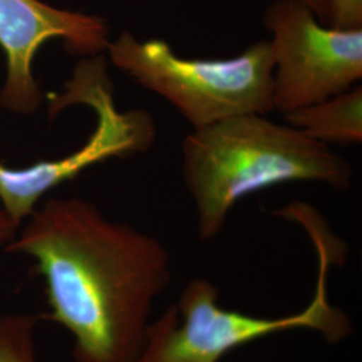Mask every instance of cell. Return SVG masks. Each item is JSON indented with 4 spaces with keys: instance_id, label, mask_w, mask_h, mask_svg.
Segmentation results:
<instances>
[{
    "instance_id": "obj_1",
    "label": "cell",
    "mask_w": 362,
    "mask_h": 362,
    "mask_svg": "<svg viewBox=\"0 0 362 362\" xmlns=\"http://www.w3.org/2000/svg\"><path fill=\"white\" fill-rule=\"evenodd\" d=\"M8 252L35 259L49 313L73 337L76 362H136L172 262L155 235L106 218L78 196L35 208Z\"/></svg>"
},
{
    "instance_id": "obj_2",
    "label": "cell",
    "mask_w": 362,
    "mask_h": 362,
    "mask_svg": "<svg viewBox=\"0 0 362 362\" xmlns=\"http://www.w3.org/2000/svg\"><path fill=\"white\" fill-rule=\"evenodd\" d=\"M181 177L194 204L196 235L209 242L247 196L287 182L348 191L353 168L332 146L287 122L245 115L192 130L181 145Z\"/></svg>"
},
{
    "instance_id": "obj_3",
    "label": "cell",
    "mask_w": 362,
    "mask_h": 362,
    "mask_svg": "<svg viewBox=\"0 0 362 362\" xmlns=\"http://www.w3.org/2000/svg\"><path fill=\"white\" fill-rule=\"evenodd\" d=\"M287 220L308 233L318 255L315 290L305 308L281 317L230 310L220 305L216 286L206 278H194L182 288L177 303L151 322L136 362H223L238 348L294 330L317 333L329 344L346 339L353 333V322L329 297V272L344 263L345 245L306 203L291 206Z\"/></svg>"
},
{
    "instance_id": "obj_4",
    "label": "cell",
    "mask_w": 362,
    "mask_h": 362,
    "mask_svg": "<svg viewBox=\"0 0 362 362\" xmlns=\"http://www.w3.org/2000/svg\"><path fill=\"white\" fill-rule=\"evenodd\" d=\"M106 52L112 65L165 100L192 130L231 117L274 112L269 40L230 58H185L164 39L140 40L124 31Z\"/></svg>"
},
{
    "instance_id": "obj_5",
    "label": "cell",
    "mask_w": 362,
    "mask_h": 362,
    "mask_svg": "<svg viewBox=\"0 0 362 362\" xmlns=\"http://www.w3.org/2000/svg\"><path fill=\"white\" fill-rule=\"evenodd\" d=\"M113 91L104 55L85 58L64 90L49 95V113L57 116L70 105L89 106L97 117L89 140L66 157L39 161L27 168L11 169L0 164L1 208L18 226L52 188L74 180L83 170L109 158L144 153L153 146L157 136L153 116L143 109L118 110Z\"/></svg>"
},
{
    "instance_id": "obj_6",
    "label": "cell",
    "mask_w": 362,
    "mask_h": 362,
    "mask_svg": "<svg viewBox=\"0 0 362 362\" xmlns=\"http://www.w3.org/2000/svg\"><path fill=\"white\" fill-rule=\"evenodd\" d=\"M263 25L274 62V112L284 117L360 85L362 28L325 26L299 0H274Z\"/></svg>"
},
{
    "instance_id": "obj_7",
    "label": "cell",
    "mask_w": 362,
    "mask_h": 362,
    "mask_svg": "<svg viewBox=\"0 0 362 362\" xmlns=\"http://www.w3.org/2000/svg\"><path fill=\"white\" fill-rule=\"evenodd\" d=\"M62 39L74 55L95 57L110 45V27L100 15L55 8L40 0H0V47L7 58V77L0 106L16 115H34L43 101L33 74L40 46Z\"/></svg>"
},
{
    "instance_id": "obj_8",
    "label": "cell",
    "mask_w": 362,
    "mask_h": 362,
    "mask_svg": "<svg viewBox=\"0 0 362 362\" xmlns=\"http://www.w3.org/2000/svg\"><path fill=\"white\" fill-rule=\"evenodd\" d=\"M284 119L315 141L329 146L361 145L362 88L356 85L321 103L294 110L284 116Z\"/></svg>"
},
{
    "instance_id": "obj_9",
    "label": "cell",
    "mask_w": 362,
    "mask_h": 362,
    "mask_svg": "<svg viewBox=\"0 0 362 362\" xmlns=\"http://www.w3.org/2000/svg\"><path fill=\"white\" fill-rule=\"evenodd\" d=\"M39 317L27 313L0 314V362H39Z\"/></svg>"
},
{
    "instance_id": "obj_10",
    "label": "cell",
    "mask_w": 362,
    "mask_h": 362,
    "mask_svg": "<svg viewBox=\"0 0 362 362\" xmlns=\"http://www.w3.org/2000/svg\"><path fill=\"white\" fill-rule=\"evenodd\" d=\"M330 27L362 28V0H329Z\"/></svg>"
},
{
    "instance_id": "obj_11",
    "label": "cell",
    "mask_w": 362,
    "mask_h": 362,
    "mask_svg": "<svg viewBox=\"0 0 362 362\" xmlns=\"http://www.w3.org/2000/svg\"><path fill=\"white\" fill-rule=\"evenodd\" d=\"M19 228L21 226H18L7 215V212L3 208H0V245H7L8 242H11Z\"/></svg>"
},
{
    "instance_id": "obj_12",
    "label": "cell",
    "mask_w": 362,
    "mask_h": 362,
    "mask_svg": "<svg viewBox=\"0 0 362 362\" xmlns=\"http://www.w3.org/2000/svg\"><path fill=\"white\" fill-rule=\"evenodd\" d=\"M303 4H306L310 8L318 21L325 25L330 26V7H329V0H299Z\"/></svg>"
},
{
    "instance_id": "obj_13",
    "label": "cell",
    "mask_w": 362,
    "mask_h": 362,
    "mask_svg": "<svg viewBox=\"0 0 362 362\" xmlns=\"http://www.w3.org/2000/svg\"><path fill=\"white\" fill-rule=\"evenodd\" d=\"M231 362H235V361H231Z\"/></svg>"
}]
</instances>
